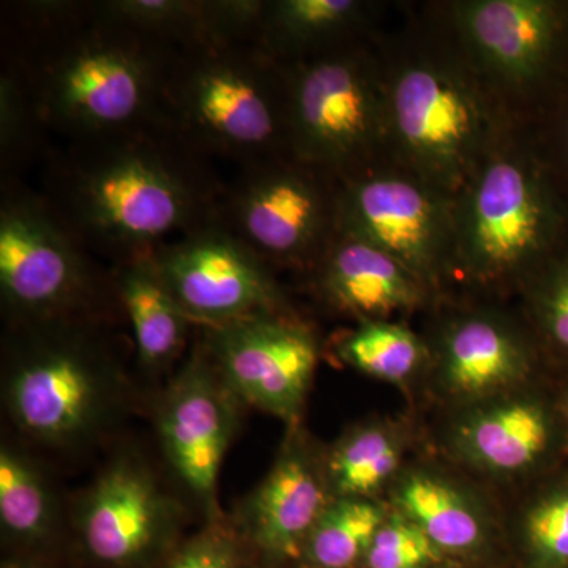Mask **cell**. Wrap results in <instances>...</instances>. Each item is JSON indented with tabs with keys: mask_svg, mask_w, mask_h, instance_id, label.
Masks as SVG:
<instances>
[{
	"mask_svg": "<svg viewBox=\"0 0 568 568\" xmlns=\"http://www.w3.org/2000/svg\"><path fill=\"white\" fill-rule=\"evenodd\" d=\"M510 517L523 568H568V458L523 489Z\"/></svg>",
	"mask_w": 568,
	"mask_h": 568,
	"instance_id": "4316f807",
	"label": "cell"
},
{
	"mask_svg": "<svg viewBox=\"0 0 568 568\" xmlns=\"http://www.w3.org/2000/svg\"><path fill=\"white\" fill-rule=\"evenodd\" d=\"M387 514L384 499H332L293 568H358Z\"/></svg>",
	"mask_w": 568,
	"mask_h": 568,
	"instance_id": "83f0119b",
	"label": "cell"
},
{
	"mask_svg": "<svg viewBox=\"0 0 568 568\" xmlns=\"http://www.w3.org/2000/svg\"><path fill=\"white\" fill-rule=\"evenodd\" d=\"M162 123L205 159L222 156L244 168L291 155L286 67L256 43L178 51Z\"/></svg>",
	"mask_w": 568,
	"mask_h": 568,
	"instance_id": "277c9868",
	"label": "cell"
},
{
	"mask_svg": "<svg viewBox=\"0 0 568 568\" xmlns=\"http://www.w3.org/2000/svg\"><path fill=\"white\" fill-rule=\"evenodd\" d=\"M179 306L197 328L294 313L271 265L219 220L153 253Z\"/></svg>",
	"mask_w": 568,
	"mask_h": 568,
	"instance_id": "7c38bea8",
	"label": "cell"
},
{
	"mask_svg": "<svg viewBox=\"0 0 568 568\" xmlns=\"http://www.w3.org/2000/svg\"><path fill=\"white\" fill-rule=\"evenodd\" d=\"M14 10L9 65L47 130L77 142L163 126L174 48L100 17L93 2H21Z\"/></svg>",
	"mask_w": 568,
	"mask_h": 568,
	"instance_id": "7a4b0ae2",
	"label": "cell"
},
{
	"mask_svg": "<svg viewBox=\"0 0 568 568\" xmlns=\"http://www.w3.org/2000/svg\"><path fill=\"white\" fill-rule=\"evenodd\" d=\"M364 11L355 0H265L256 44L284 67L308 61L345 48Z\"/></svg>",
	"mask_w": 568,
	"mask_h": 568,
	"instance_id": "d4e9b609",
	"label": "cell"
},
{
	"mask_svg": "<svg viewBox=\"0 0 568 568\" xmlns=\"http://www.w3.org/2000/svg\"><path fill=\"white\" fill-rule=\"evenodd\" d=\"M459 21L485 63L514 81L544 69L560 26L555 3L544 0H477L459 9Z\"/></svg>",
	"mask_w": 568,
	"mask_h": 568,
	"instance_id": "603a6c76",
	"label": "cell"
},
{
	"mask_svg": "<svg viewBox=\"0 0 568 568\" xmlns=\"http://www.w3.org/2000/svg\"><path fill=\"white\" fill-rule=\"evenodd\" d=\"M41 122L24 80L13 67L7 65L0 78V151L2 173H13L32 159L40 148ZM7 178V179H9Z\"/></svg>",
	"mask_w": 568,
	"mask_h": 568,
	"instance_id": "f546056e",
	"label": "cell"
},
{
	"mask_svg": "<svg viewBox=\"0 0 568 568\" xmlns=\"http://www.w3.org/2000/svg\"><path fill=\"white\" fill-rule=\"evenodd\" d=\"M437 454L484 485L525 489L568 458L556 377L447 413Z\"/></svg>",
	"mask_w": 568,
	"mask_h": 568,
	"instance_id": "ba28073f",
	"label": "cell"
},
{
	"mask_svg": "<svg viewBox=\"0 0 568 568\" xmlns=\"http://www.w3.org/2000/svg\"><path fill=\"white\" fill-rule=\"evenodd\" d=\"M417 429L410 418L376 416L347 426L324 447L331 495L386 499L388 489L416 455Z\"/></svg>",
	"mask_w": 568,
	"mask_h": 568,
	"instance_id": "cb8c5ba5",
	"label": "cell"
},
{
	"mask_svg": "<svg viewBox=\"0 0 568 568\" xmlns=\"http://www.w3.org/2000/svg\"><path fill=\"white\" fill-rule=\"evenodd\" d=\"M248 409L213 364L200 332L153 402L168 474L201 523L223 518L220 476Z\"/></svg>",
	"mask_w": 568,
	"mask_h": 568,
	"instance_id": "52a82bcc",
	"label": "cell"
},
{
	"mask_svg": "<svg viewBox=\"0 0 568 568\" xmlns=\"http://www.w3.org/2000/svg\"><path fill=\"white\" fill-rule=\"evenodd\" d=\"M558 215L536 168L499 156L481 168L457 222L455 250L478 283L506 282L547 253Z\"/></svg>",
	"mask_w": 568,
	"mask_h": 568,
	"instance_id": "30bf717a",
	"label": "cell"
},
{
	"mask_svg": "<svg viewBox=\"0 0 568 568\" xmlns=\"http://www.w3.org/2000/svg\"><path fill=\"white\" fill-rule=\"evenodd\" d=\"M425 390L446 413L549 379L532 332L488 310L459 313L429 339Z\"/></svg>",
	"mask_w": 568,
	"mask_h": 568,
	"instance_id": "5bb4252c",
	"label": "cell"
},
{
	"mask_svg": "<svg viewBox=\"0 0 568 568\" xmlns=\"http://www.w3.org/2000/svg\"><path fill=\"white\" fill-rule=\"evenodd\" d=\"M294 156L241 168L227 186L220 222L271 267L316 264L334 241L338 190Z\"/></svg>",
	"mask_w": 568,
	"mask_h": 568,
	"instance_id": "8fae6325",
	"label": "cell"
},
{
	"mask_svg": "<svg viewBox=\"0 0 568 568\" xmlns=\"http://www.w3.org/2000/svg\"><path fill=\"white\" fill-rule=\"evenodd\" d=\"M197 332L213 364L246 407L286 426L304 422L321 347L312 328L294 313L245 317Z\"/></svg>",
	"mask_w": 568,
	"mask_h": 568,
	"instance_id": "4fadbf2b",
	"label": "cell"
},
{
	"mask_svg": "<svg viewBox=\"0 0 568 568\" xmlns=\"http://www.w3.org/2000/svg\"><path fill=\"white\" fill-rule=\"evenodd\" d=\"M390 118L407 155L447 189L465 178L487 133L477 92L455 71L432 63L407 67L396 77Z\"/></svg>",
	"mask_w": 568,
	"mask_h": 568,
	"instance_id": "2e32d148",
	"label": "cell"
},
{
	"mask_svg": "<svg viewBox=\"0 0 568 568\" xmlns=\"http://www.w3.org/2000/svg\"><path fill=\"white\" fill-rule=\"evenodd\" d=\"M265 0H100L93 9L174 48L197 50L231 43H256Z\"/></svg>",
	"mask_w": 568,
	"mask_h": 568,
	"instance_id": "44dd1931",
	"label": "cell"
},
{
	"mask_svg": "<svg viewBox=\"0 0 568 568\" xmlns=\"http://www.w3.org/2000/svg\"><path fill=\"white\" fill-rule=\"evenodd\" d=\"M11 325L2 338L3 413L26 446L78 454L99 446L134 405L133 381L108 324Z\"/></svg>",
	"mask_w": 568,
	"mask_h": 568,
	"instance_id": "3957f363",
	"label": "cell"
},
{
	"mask_svg": "<svg viewBox=\"0 0 568 568\" xmlns=\"http://www.w3.org/2000/svg\"><path fill=\"white\" fill-rule=\"evenodd\" d=\"M339 364L403 392L425 386L429 366L426 339L387 320L358 321L334 345Z\"/></svg>",
	"mask_w": 568,
	"mask_h": 568,
	"instance_id": "484cf974",
	"label": "cell"
},
{
	"mask_svg": "<svg viewBox=\"0 0 568 568\" xmlns=\"http://www.w3.org/2000/svg\"><path fill=\"white\" fill-rule=\"evenodd\" d=\"M324 447L304 422L286 426L271 469L230 515L257 568H293L306 537L334 499L325 477Z\"/></svg>",
	"mask_w": 568,
	"mask_h": 568,
	"instance_id": "e0dca14e",
	"label": "cell"
},
{
	"mask_svg": "<svg viewBox=\"0 0 568 568\" xmlns=\"http://www.w3.org/2000/svg\"><path fill=\"white\" fill-rule=\"evenodd\" d=\"M3 324L112 321L122 313L112 271L63 222L43 193L3 182L0 203Z\"/></svg>",
	"mask_w": 568,
	"mask_h": 568,
	"instance_id": "5b68a950",
	"label": "cell"
},
{
	"mask_svg": "<svg viewBox=\"0 0 568 568\" xmlns=\"http://www.w3.org/2000/svg\"><path fill=\"white\" fill-rule=\"evenodd\" d=\"M450 562L405 515L388 507L387 517L358 568H436Z\"/></svg>",
	"mask_w": 568,
	"mask_h": 568,
	"instance_id": "1f68e13d",
	"label": "cell"
},
{
	"mask_svg": "<svg viewBox=\"0 0 568 568\" xmlns=\"http://www.w3.org/2000/svg\"><path fill=\"white\" fill-rule=\"evenodd\" d=\"M286 71L291 156L327 178H355L383 126V99L368 63L345 47Z\"/></svg>",
	"mask_w": 568,
	"mask_h": 568,
	"instance_id": "9c48e42d",
	"label": "cell"
},
{
	"mask_svg": "<svg viewBox=\"0 0 568 568\" xmlns=\"http://www.w3.org/2000/svg\"><path fill=\"white\" fill-rule=\"evenodd\" d=\"M226 185L163 126L71 142L47 168L43 196L93 254L112 265L220 219Z\"/></svg>",
	"mask_w": 568,
	"mask_h": 568,
	"instance_id": "6da1fadb",
	"label": "cell"
},
{
	"mask_svg": "<svg viewBox=\"0 0 568 568\" xmlns=\"http://www.w3.org/2000/svg\"><path fill=\"white\" fill-rule=\"evenodd\" d=\"M159 568H257V564L226 514L186 534Z\"/></svg>",
	"mask_w": 568,
	"mask_h": 568,
	"instance_id": "4dcf8cb0",
	"label": "cell"
},
{
	"mask_svg": "<svg viewBox=\"0 0 568 568\" xmlns=\"http://www.w3.org/2000/svg\"><path fill=\"white\" fill-rule=\"evenodd\" d=\"M339 234L383 250L428 290L443 274L455 222L428 186L394 175L358 174L338 186Z\"/></svg>",
	"mask_w": 568,
	"mask_h": 568,
	"instance_id": "9a60e30c",
	"label": "cell"
},
{
	"mask_svg": "<svg viewBox=\"0 0 568 568\" xmlns=\"http://www.w3.org/2000/svg\"><path fill=\"white\" fill-rule=\"evenodd\" d=\"M0 536L7 555L47 562L70 541V499L17 437H3L0 446Z\"/></svg>",
	"mask_w": 568,
	"mask_h": 568,
	"instance_id": "d6986e66",
	"label": "cell"
},
{
	"mask_svg": "<svg viewBox=\"0 0 568 568\" xmlns=\"http://www.w3.org/2000/svg\"><path fill=\"white\" fill-rule=\"evenodd\" d=\"M529 316L548 368L568 375V253L548 264L529 291Z\"/></svg>",
	"mask_w": 568,
	"mask_h": 568,
	"instance_id": "f1b7e54d",
	"label": "cell"
},
{
	"mask_svg": "<svg viewBox=\"0 0 568 568\" xmlns=\"http://www.w3.org/2000/svg\"><path fill=\"white\" fill-rule=\"evenodd\" d=\"M447 564H452V562H447ZM447 564H444V566L436 567V568H447Z\"/></svg>",
	"mask_w": 568,
	"mask_h": 568,
	"instance_id": "e575fe53",
	"label": "cell"
},
{
	"mask_svg": "<svg viewBox=\"0 0 568 568\" xmlns=\"http://www.w3.org/2000/svg\"><path fill=\"white\" fill-rule=\"evenodd\" d=\"M194 514L151 459L118 447L70 500V541L93 568H159Z\"/></svg>",
	"mask_w": 568,
	"mask_h": 568,
	"instance_id": "8992f818",
	"label": "cell"
},
{
	"mask_svg": "<svg viewBox=\"0 0 568 568\" xmlns=\"http://www.w3.org/2000/svg\"><path fill=\"white\" fill-rule=\"evenodd\" d=\"M556 387H558L560 414H562L564 426H566L568 446V375L558 377Z\"/></svg>",
	"mask_w": 568,
	"mask_h": 568,
	"instance_id": "836d02e7",
	"label": "cell"
},
{
	"mask_svg": "<svg viewBox=\"0 0 568 568\" xmlns=\"http://www.w3.org/2000/svg\"><path fill=\"white\" fill-rule=\"evenodd\" d=\"M384 500L450 562L487 559L507 537V523L485 485L439 455L410 459Z\"/></svg>",
	"mask_w": 568,
	"mask_h": 568,
	"instance_id": "ac0fdd59",
	"label": "cell"
},
{
	"mask_svg": "<svg viewBox=\"0 0 568 568\" xmlns=\"http://www.w3.org/2000/svg\"><path fill=\"white\" fill-rule=\"evenodd\" d=\"M0 568H51V562L28 556L7 555Z\"/></svg>",
	"mask_w": 568,
	"mask_h": 568,
	"instance_id": "d6a6232c",
	"label": "cell"
},
{
	"mask_svg": "<svg viewBox=\"0 0 568 568\" xmlns=\"http://www.w3.org/2000/svg\"><path fill=\"white\" fill-rule=\"evenodd\" d=\"M111 271L122 315L132 327L134 366L145 379L166 381L189 353L196 325L171 295L153 254Z\"/></svg>",
	"mask_w": 568,
	"mask_h": 568,
	"instance_id": "7402d4cb",
	"label": "cell"
},
{
	"mask_svg": "<svg viewBox=\"0 0 568 568\" xmlns=\"http://www.w3.org/2000/svg\"><path fill=\"white\" fill-rule=\"evenodd\" d=\"M315 286L325 304L358 321L413 312L429 291L390 254L339 233L316 261Z\"/></svg>",
	"mask_w": 568,
	"mask_h": 568,
	"instance_id": "ffe728a7",
	"label": "cell"
}]
</instances>
